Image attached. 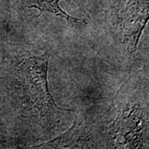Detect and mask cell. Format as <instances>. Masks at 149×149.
I'll use <instances>...</instances> for the list:
<instances>
[{
  "label": "cell",
  "instance_id": "6da1fadb",
  "mask_svg": "<svg viewBox=\"0 0 149 149\" xmlns=\"http://www.w3.org/2000/svg\"><path fill=\"white\" fill-rule=\"evenodd\" d=\"M61 0H18L21 3L27 5V8H38L41 13L47 11L52 13L61 14V16H64L66 18H70L61 9L59 6V2ZM72 1V0H68ZM74 1V0H73Z\"/></svg>",
  "mask_w": 149,
  "mask_h": 149
}]
</instances>
